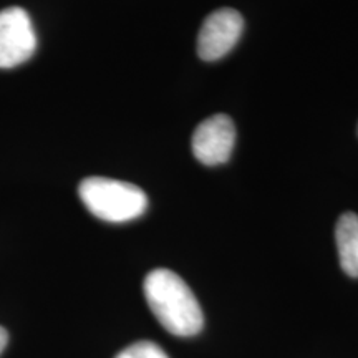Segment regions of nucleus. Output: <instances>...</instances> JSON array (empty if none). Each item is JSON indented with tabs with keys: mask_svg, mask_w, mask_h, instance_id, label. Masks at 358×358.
<instances>
[{
	"mask_svg": "<svg viewBox=\"0 0 358 358\" xmlns=\"http://www.w3.org/2000/svg\"><path fill=\"white\" fill-rule=\"evenodd\" d=\"M145 297L148 307L169 334L191 337L203 329L204 317L198 299L178 274L168 268H155L146 275Z\"/></svg>",
	"mask_w": 358,
	"mask_h": 358,
	"instance_id": "obj_1",
	"label": "nucleus"
},
{
	"mask_svg": "<svg viewBox=\"0 0 358 358\" xmlns=\"http://www.w3.org/2000/svg\"><path fill=\"white\" fill-rule=\"evenodd\" d=\"M78 196L93 216L106 222H128L143 216L148 198L141 187L111 178H85Z\"/></svg>",
	"mask_w": 358,
	"mask_h": 358,
	"instance_id": "obj_2",
	"label": "nucleus"
},
{
	"mask_svg": "<svg viewBox=\"0 0 358 358\" xmlns=\"http://www.w3.org/2000/svg\"><path fill=\"white\" fill-rule=\"evenodd\" d=\"M37 50V34L22 7L0 10V69H13L30 60Z\"/></svg>",
	"mask_w": 358,
	"mask_h": 358,
	"instance_id": "obj_3",
	"label": "nucleus"
},
{
	"mask_svg": "<svg viewBox=\"0 0 358 358\" xmlns=\"http://www.w3.org/2000/svg\"><path fill=\"white\" fill-rule=\"evenodd\" d=\"M244 32V19L234 8H219L206 17L198 35V55L206 62L226 57Z\"/></svg>",
	"mask_w": 358,
	"mask_h": 358,
	"instance_id": "obj_4",
	"label": "nucleus"
},
{
	"mask_svg": "<svg viewBox=\"0 0 358 358\" xmlns=\"http://www.w3.org/2000/svg\"><path fill=\"white\" fill-rule=\"evenodd\" d=\"M192 153L206 166L224 164L236 145V127L227 115L209 116L198 124L192 134Z\"/></svg>",
	"mask_w": 358,
	"mask_h": 358,
	"instance_id": "obj_5",
	"label": "nucleus"
},
{
	"mask_svg": "<svg viewBox=\"0 0 358 358\" xmlns=\"http://www.w3.org/2000/svg\"><path fill=\"white\" fill-rule=\"evenodd\" d=\"M340 266L350 277H358V216L355 213L342 214L335 229Z\"/></svg>",
	"mask_w": 358,
	"mask_h": 358,
	"instance_id": "obj_6",
	"label": "nucleus"
},
{
	"mask_svg": "<svg viewBox=\"0 0 358 358\" xmlns=\"http://www.w3.org/2000/svg\"><path fill=\"white\" fill-rule=\"evenodd\" d=\"M115 358H169V357L166 355V352L158 345V343L143 340V342L131 343V345L124 348L123 352H120Z\"/></svg>",
	"mask_w": 358,
	"mask_h": 358,
	"instance_id": "obj_7",
	"label": "nucleus"
},
{
	"mask_svg": "<svg viewBox=\"0 0 358 358\" xmlns=\"http://www.w3.org/2000/svg\"><path fill=\"white\" fill-rule=\"evenodd\" d=\"M7 342H8V334H7V330L3 329V327H0V353L6 350Z\"/></svg>",
	"mask_w": 358,
	"mask_h": 358,
	"instance_id": "obj_8",
	"label": "nucleus"
}]
</instances>
